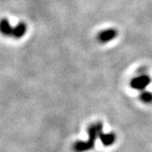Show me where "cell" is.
I'll list each match as a JSON object with an SVG mask.
<instances>
[{
	"mask_svg": "<svg viewBox=\"0 0 152 152\" xmlns=\"http://www.w3.org/2000/svg\"><path fill=\"white\" fill-rule=\"evenodd\" d=\"M102 131V124L101 123L91 125L88 129V140L87 141H78L75 144V149L78 151H84L92 149L94 147L97 137H99L100 133Z\"/></svg>",
	"mask_w": 152,
	"mask_h": 152,
	"instance_id": "1",
	"label": "cell"
},
{
	"mask_svg": "<svg viewBox=\"0 0 152 152\" xmlns=\"http://www.w3.org/2000/svg\"><path fill=\"white\" fill-rule=\"evenodd\" d=\"M26 30L27 27L24 23H20L16 26H12L6 19H3L0 21V32L6 36L21 38L25 35Z\"/></svg>",
	"mask_w": 152,
	"mask_h": 152,
	"instance_id": "2",
	"label": "cell"
},
{
	"mask_svg": "<svg viewBox=\"0 0 152 152\" xmlns=\"http://www.w3.org/2000/svg\"><path fill=\"white\" fill-rule=\"evenodd\" d=\"M151 83V78L148 75H143L133 78L130 82V86L137 90H144Z\"/></svg>",
	"mask_w": 152,
	"mask_h": 152,
	"instance_id": "3",
	"label": "cell"
},
{
	"mask_svg": "<svg viewBox=\"0 0 152 152\" xmlns=\"http://www.w3.org/2000/svg\"><path fill=\"white\" fill-rule=\"evenodd\" d=\"M117 36V32L114 29H108L102 30L98 34V40L100 43L106 44L112 41Z\"/></svg>",
	"mask_w": 152,
	"mask_h": 152,
	"instance_id": "4",
	"label": "cell"
},
{
	"mask_svg": "<svg viewBox=\"0 0 152 152\" xmlns=\"http://www.w3.org/2000/svg\"><path fill=\"white\" fill-rule=\"evenodd\" d=\"M99 139L101 140L102 144L104 145V146L107 147L110 146L111 144H113L116 140V136L115 134H113V133H107V134H104L102 133V131L99 134Z\"/></svg>",
	"mask_w": 152,
	"mask_h": 152,
	"instance_id": "5",
	"label": "cell"
},
{
	"mask_svg": "<svg viewBox=\"0 0 152 152\" xmlns=\"http://www.w3.org/2000/svg\"><path fill=\"white\" fill-rule=\"evenodd\" d=\"M140 99L144 103H151L152 102V93L151 92L144 91L140 94Z\"/></svg>",
	"mask_w": 152,
	"mask_h": 152,
	"instance_id": "6",
	"label": "cell"
}]
</instances>
